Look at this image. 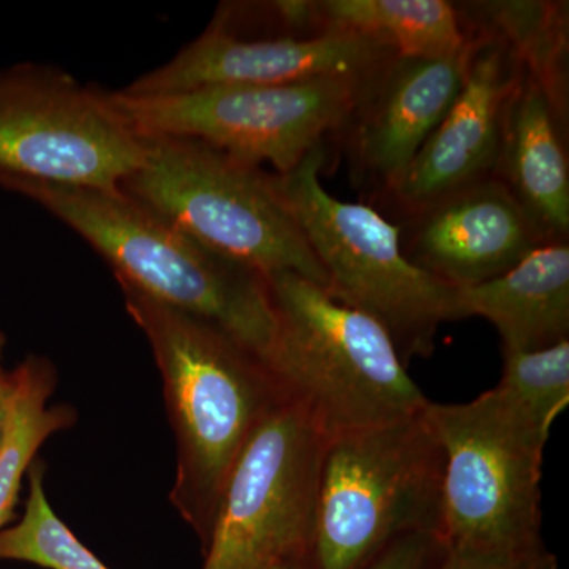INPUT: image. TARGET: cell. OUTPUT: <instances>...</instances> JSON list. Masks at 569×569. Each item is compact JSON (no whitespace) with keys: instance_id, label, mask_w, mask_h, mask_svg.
<instances>
[{"instance_id":"cell-2","label":"cell","mask_w":569,"mask_h":569,"mask_svg":"<svg viewBox=\"0 0 569 569\" xmlns=\"http://www.w3.org/2000/svg\"><path fill=\"white\" fill-rule=\"evenodd\" d=\"M80 234L119 284L268 355L276 316L264 276L198 244L118 189L24 186L17 190Z\"/></svg>"},{"instance_id":"cell-25","label":"cell","mask_w":569,"mask_h":569,"mask_svg":"<svg viewBox=\"0 0 569 569\" xmlns=\"http://www.w3.org/2000/svg\"><path fill=\"white\" fill-rule=\"evenodd\" d=\"M3 347H6V336L0 332V361H2ZM2 366H0V376H3Z\"/></svg>"},{"instance_id":"cell-14","label":"cell","mask_w":569,"mask_h":569,"mask_svg":"<svg viewBox=\"0 0 569 569\" xmlns=\"http://www.w3.org/2000/svg\"><path fill=\"white\" fill-rule=\"evenodd\" d=\"M399 231L407 260L458 290L505 274L531 250L546 244L498 178L406 213Z\"/></svg>"},{"instance_id":"cell-10","label":"cell","mask_w":569,"mask_h":569,"mask_svg":"<svg viewBox=\"0 0 569 569\" xmlns=\"http://www.w3.org/2000/svg\"><path fill=\"white\" fill-rule=\"evenodd\" d=\"M325 445L293 403L266 415L224 485L201 569H272L305 557Z\"/></svg>"},{"instance_id":"cell-13","label":"cell","mask_w":569,"mask_h":569,"mask_svg":"<svg viewBox=\"0 0 569 569\" xmlns=\"http://www.w3.org/2000/svg\"><path fill=\"white\" fill-rule=\"evenodd\" d=\"M468 39V37H467ZM466 50L449 58L395 56L367 82L340 132L361 186L388 197L462 88Z\"/></svg>"},{"instance_id":"cell-1","label":"cell","mask_w":569,"mask_h":569,"mask_svg":"<svg viewBox=\"0 0 569 569\" xmlns=\"http://www.w3.org/2000/svg\"><path fill=\"white\" fill-rule=\"evenodd\" d=\"M121 290L163 381L178 445L170 500L204 549L236 460L283 399L263 361L222 331L126 284Z\"/></svg>"},{"instance_id":"cell-20","label":"cell","mask_w":569,"mask_h":569,"mask_svg":"<svg viewBox=\"0 0 569 569\" xmlns=\"http://www.w3.org/2000/svg\"><path fill=\"white\" fill-rule=\"evenodd\" d=\"M497 389L542 429H552L569 403V340L546 350L501 351Z\"/></svg>"},{"instance_id":"cell-16","label":"cell","mask_w":569,"mask_h":569,"mask_svg":"<svg viewBox=\"0 0 569 569\" xmlns=\"http://www.w3.org/2000/svg\"><path fill=\"white\" fill-rule=\"evenodd\" d=\"M272 20L284 36L346 32L388 44L407 58H449L467 47L455 3L447 0H317L271 2Z\"/></svg>"},{"instance_id":"cell-19","label":"cell","mask_w":569,"mask_h":569,"mask_svg":"<svg viewBox=\"0 0 569 569\" xmlns=\"http://www.w3.org/2000/svg\"><path fill=\"white\" fill-rule=\"evenodd\" d=\"M0 560L47 569H110L59 519L44 492V467L29 468V497L20 522L0 530Z\"/></svg>"},{"instance_id":"cell-4","label":"cell","mask_w":569,"mask_h":569,"mask_svg":"<svg viewBox=\"0 0 569 569\" xmlns=\"http://www.w3.org/2000/svg\"><path fill=\"white\" fill-rule=\"evenodd\" d=\"M426 408L326 440L306 569H361L397 538L441 533L445 456Z\"/></svg>"},{"instance_id":"cell-24","label":"cell","mask_w":569,"mask_h":569,"mask_svg":"<svg viewBox=\"0 0 569 569\" xmlns=\"http://www.w3.org/2000/svg\"><path fill=\"white\" fill-rule=\"evenodd\" d=\"M272 569H306L305 557H295V559L284 560Z\"/></svg>"},{"instance_id":"cell-11","label":"cell","mask_w":569,"mask_h":569,"mask_svg":"<svg viewBox=\"0 0 569 569\" xmlns=\"http://www.w3.org/2000/svg\"><path fill=\"white\" fill-rule=\"evenodd\" d=\"M460 17L468 37L466 77L443 121L387 197L403 216L496 176L509 110L526 78V62L507 33L481 14L477 21L462 11Z\"/></svg>"},{"instance_id":"cell-7","label":"cell","mask_w":569,"mask_h":569,"mask_svg":"<svg viewBox=\"0 0 569 569\" xmlns=\"http://www.w3.org/2000/svg\"><path fill=\"white\" fill-rule=\"evenodd\" d=\"M445 456L441 535L449 548L542 542V458L550 432L496 388L467 403H427Z\"/></svg>"},{"instance_id":"cell-17","label":"cell","mask_w":569,"mask_h":569,"mask_svg":"<svg viewBox=\"0 0 569 569\" xmlns=\"http://www.w3.org/2000/svg\"><path fill=\"white\" fill-rule=\"evenodd\" d=\"M563 119L529 71L509 110L496 176L522 206L546 242L567 241L569 168Z\"/></svg>"},{"instance_id":"cell-9","label":"cell","mask_w":569,"mask_h":569,"mask_svg":"<svg viewBox=\"0 0 569 569\" xmlns=\"http://www.w3.org/2000/svg\"><path fill=\"white\" fill-rule=\"evenodd\" d=\"M370 81V80H369ZM369 81L328 78L288 86H213L171 96L110 92L142 137L204 142L276 174L290 173L329 132H340Z\"/></svg>"},{"instance_id":"cell-12","label":"cell","mask_w":569,"mask_h":569,"mask_svg":"<svg viewBox=\"0 0 569 569\" xmlns=\"http://www.w3.org/2000/svg\"><path fill=\"white\" fill-rule=\"evenodd\" d=\"M395 56L388 44L355 33L241 37L209 26L171 61L141 74L122 92L157 97L213 86H288L328 78L369 81Z\"/></svg>"},{"instance_id":"cell-6","label":"cell","mask_w":569,"mask_h":569,"mask_svg":"<svg viewBox=\"0 0 569 569\" xmlns=\"http://www.w3.org/2000/svg\"><path fill=\"white\" fill-rule=\"evenodd\" d=\"M325 144L272 183L323 268L326 291L373 318L391 337L403 365L436 350L438 329L458 320V288L410 263L399 224L362 203L337 200L321 183Z\"/></svg>"},{"instance_id":"cell-21","label":"cell","mask_w":569,"mask_h":569,"mask_svg":"<svg viewBox=\"0 0 569 569\" xmlns=\"http://www.w3.org/2000/svg\"><path fill=\"white\" fill-rule=\"evenodd\" d=\"M449 545L438 531H419L389 542L361 569H445Z\"/></svg>"},{"instance_id":"cell-5","label":"cell","mask_w":569,"mask_h":569,"mask_svg":"<svg viewBox=\"0 0 569 569\" xmlns=\"http://www.w3.org/2000/svg\"><path fill=\"white\" fill-rule=\"evenodd\" d=\"M140 137L141 163L119 183L127 197L228 260L326 290L323 268L263 168L189 138Z\"/></svg>"},{"instance_id":"cell-23","label":"cell","mask_w":569,"mask_h":569,"mask_svg":"<svg viewBox=\"0 0 569 569\" xmlns=\"http://www.w3.org/2000/svg\"><path fill=\"white\" fill-rule=\"evenodd\" d=\"M14 380L11 373L0 376V451L9 432L11 408H13Z\"/></svg>"},{"instance_id":"cell-18","label":"cell","mask_w":569,"mask_h":569,"mask_svg":"<svg viewBox=\"0 0 569 569\" xmlns=\"http://www.w3.org/2000/svg\"><path fill=\"white\" fill-rule=\"evenodd\" d=\"M11 376L14 380L13 408L6 443L0 451V530L13 518L22 478L41 445L77 419L69 407L48 406L56 389L54 366L48 359L29 356Z\"/></svg>"},{"instance_id":"cell-3","label":"cell","mask_w":569,"mask_h":569,"mask_svg":"<svg viewBox=\"0 0 569 569\" xmlns=\"http://www.w3.org/2000/svg\"><path fill=\"white\" fill-rule=\"evenodd\" d=\"M264 279L276 335L263 365L326 440L427 406L383 326L293 272Z\"/></svg>"},{"instance_id":"cell-22","label":"cell","mask_w":569,"mask_h":569,"mask_svg":"<svg viewBox=\"0 0 569 569\" xmlns=\"http://www.w3.org/2000/svg\"><path fill=\"white\" fill-rule=\"evenodd\" d=\"M445 569H559L545 541L520 549L449 548Z\"/></svg>"},{"instance_id":"cell-8","label":"cell","mask_w":569,"mask_h":569,"mask_svg":"<svg viewBox=\"0 0 569 569\" xmlns=\"http://www.w3.org/2000/svg\"><path fill=\"white\" fill-rule=\"evenodd\" d=\"M142 153V138L116 110L110 92L47 63L0 70L3 189H118Z\"/></svg>"},{"instance_id":"cell-15","label":"cell","mask_w":569,"mask_h":569,"mask_svg":"<svg viewBox=\"0 0 569 569\" xmlns=\"http://www.w3.org/2000/svg\"><path fill=\"white\" fill-rule=\"evenodd\" d=\"M458 320L481 317L497 329L501 351L546 350L569 340V246L546 242L505 274L459 288Z\"/></svg>"}]
</instances>
